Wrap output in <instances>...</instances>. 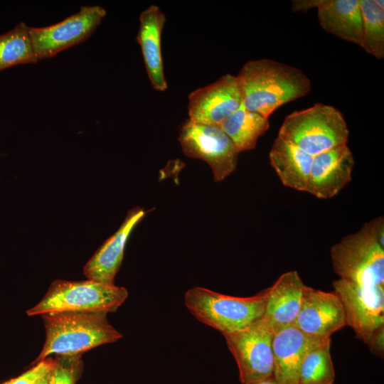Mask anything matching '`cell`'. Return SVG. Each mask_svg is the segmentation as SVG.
I'll list each match as a JSON object with an SVG mask.
<instances>
[{
    "label": "cell",
    "mask_w": 384,
    "mask_h": 384,
    "mask_svg": "<svg viewBox=\"0 0 384 384\" xmlns=\"http://www.w3.org/2000/svg\"><path fill=\"white\" fill-rule=\"evenodd\" d=\"M240 152L255 148L258 138L270 127L267 118L250 112L242 105L220 125Z\"/></svg>",
    "instance_id": "20"
},
{
    "label": "cell",
    "mask_w": 384,
    "mask_h": 384,
    "mask_svg": "<svg viewBox=\"0 0 384 384\" xmlns=\"http://www.w3.org/2000/svg\"><path fill=\"white\" fill-rule=\"evenodd\" d=\"M38 61L30 36V26L24 22L0 35V72L21 64Z\"/></svg>",
    "instance_id": "21"
},
{
    "label": "cell",
    "mask_w": 384,
    "mask_h": 384,
    "mask_svg": "<svg viewBox=\"0 0 384 384\" xmlns=\"http://www.w3.org/2000/svg\"><path fill=\"white\" fill-rule=\"evenodd\" d=\"M349 131L339 110L318 103L287 115L278 132L285 139L314 156L347 144Z\"/></svg>",
    "instance_id": "6"
},
{
    "label": "cell",
    "mask_w": 384,
    "mask_h": 384,
    "mask_svg": "<svg viewBox=\"0 0 384 384\" xmlns=\"http://www.w3.org/2000/svg\"><path fill=\"white\" fill-rule=\"evenodd\" d=\"M292 2V9L295 11L316 8L319 22L324 31L361 46L362 18L359 0H310Z\"/></svg>",
    "instance_id": "14"
},
{
    "label": "cell",
    "mask_w": 384,
    "mask_h": 384,
    "mask_svg": "<svg viewBox=\"0 0 384 384\" xmlns=\"http://www.w3.org/2000/svg\"><path fill=\"white\" fill-rule=\"evenodd\" d=\"M326 339L311 336L294 325L274 332L272 376L279 384H299V370L305 355Z\"/></svg>",
    "instance_id": "15"
},
{
    "label": "cell",
    "mask_w": 384,
    "mask_h": 384,
    "mask_svg": "<svg viewBox=\"0 0 384 384\" xmlns=\"http://www.w3.org/2000/svg\"><path fill=\"white\" fill-rule=\"evenodd\" d=\"M106 14L102 6H85L78 13L57 23L30 27L31 39L38 60L52 58L59 52L85 41Z\"/></svg>",
    "instance_id": "10"
},
{
    "label": "cell",
    "mask_w": 384,
    "mask_h": 384,
    "mask_svg": "<svg viewBox=\"0 0 384 384\" xmlns=\"http://www.w3.org/2000/svg\"><path fill=\"white\" fill-rule=\"evenodd\" d=\"M250 384H279L273 376L250 383Z\"/></svg>",
    "instance_id": "26"
},
{
    "label": "cell",
    "mask_w": 384,
    "mask_h": 384,
    "mask_svg": "<svg viewBox=\"0 0 384 384\" xmlns=\"http://www.w3.org/2000/svg\"><path fill=\"white\" fill-rule=\"evenodd\" d=\"M54 367V358L40 361L19 376L2 384H38L43 376Z\"/></svg>",
    "instance_id": "25"
},
{
    "label": "cell",
    "mask_w": 384,
    "mask_h": 384,
    "mask_svg": "<svg viewBox=\"0 0 384 384\" xmlns=\"http://www.w3.org/2000/svg\"><path fill=\"white\" fill-rule=\"evenodd\" d=\"M184 300L194 317L223 335L260 321L265 313L267 293L264 289L251 297H238L194 287L186 292Z\"/></svg>",
    "instance_id": "4"
},
{
    "label": "cell",
    "mask_w": 384,
    "mask_h": 384,
    "mask_svg": "<svg viewBox=\"0 0 384 384\" xmlns=\"http://www.w3.org/2000/svg\"><path fill=\"white\" fill-rule=\"evenodd\" d=\"M128 297L126 288L91 279H56L43 299L26 312L28 316L56 312H115Z\"/></svg>",
    "instance_id": "5"
},
{
    "label": "cell",
    "mask_w": 384,
    "mask_h": 384,
    "mask_svg": "<svg viewBox=\"0 0 384 384\" xmlns=\"http://www.w3.org/2000/svg\"><path fill=\"white\" fill-rule=\"evenodd\" d=\"M340 278L367 286H384V220L380 216L343 237L330 251Z\"/></svg>",
    "instance_id": "3"
},
{
    "label": "cell",
    "mask_w": 384,
    "mask_h": 384,
    "mask_svg": "<svg viewBox=\"0 0 384 384\" xmlns=\"http://www.w3.org/2000/svg\"><path fill=\"white\" fill-rule=\"evenodd\" d=\"M82 368L81 356H55V384H75L82 374Z\"/></svg>",
    "instance_id": "24"
},
{
    "label": "cell",
    "mask_w": 384,
    "mask_h": 384,
    "mask_svg": "<svg viewBox=\"0 0 384 384\" xmlns=\"http://www.w3.org/2000/svg\"><path fill=\"white\" fill-rule=\"evenodd\" d=\"M241 105L242 95L237 77L225 74L189 94L188 119L196 123L219 126Z\"/></svg>",
    "instance_id": "11"
},
{
    "label": "cell",
    "mask_w": 384,
    "mask_h": 384,
    "mask_svg": "<svg viewBox=\"0 0 384 384\" xmlns=\"http://www.w3.org/2000/svg\"><path fill=\"white\" fill-rule=\"evenodd\" d=\"M166 21V15L159 6L151 4L139 15V26L136 37L151 85L159 92L168 88L161 52V34Z\"/></svg>",
    "instance_id": "18"
},
{
    "label": "cell",
    "mask_w": 384,
    "mask_h": 384,
    "mask_svg": "<svg viewBox=\"0 0 384 384\" xmlns=\"http://www.w3.org/2000/svg\"><path fill=\"white\" fill-rule=\"evenodd\" d=\"M242 105L265 118L283 105L311 91L309 78L299 68L262 58L245 63L236 76Z\"/></svg>",
    "instance_id": "1"
},
{
    "label": "cell",
    "mask_w": 384,
    "mask_h": 384,
    "mask_svg": "<svg viewBox=\"0 0 384 384\" xmlns=\"http://www.w3.org/2000/svg\"><path fill=\"white\" fill-rule=\"evenodd\" d=\"M41 316L46 341L33 365L51 355L81 356L93 348L115 342L123 336L109 322L107 314L66 311Z\"/></svg>",
    "instance_id": "2"
},
{
    "label": "cell",
    "mask_w": 384,
    "mask_h": 384,
    "mask_svg": "<svg viewBox=\"0 0 384 384\" xmlns=\"http://www.w3.org/2000/svg\"><path fill=\"white\" fill-rule=\"evenodd\" d=\"M178 139L186 156L201 159L210 166L215 181L224 180L236 169L239 151L220 126L188 119L181 126Z\"/></svg>",
    "instance_id": "7"
},
{
    "label": "cell",
    "mask_w": 384,
    "mask_h": 384,
    "mask_svg": "<svg viewBox=\"0 0 384 384\" xmlns=\"http://www.w3.org/2000/svg\"><path fill=\"white\" fill-rule=\"evenodd\" d=\"M294 326L311 336L331 338L334 332L346 326L339 297L334 292H326L306 286Z\"/></svg>",
    "instance_id": "12"
},
{
    "label": "cell",
    "mask_w": 384,
    "mask_h": 384,
    "mask_svg": "<svg viewBox=\"0 0 384 384\" xmlns=\"http://www.w3.org/2000/svg\"><path fill=\"white\" fill-rule=\"evenodd\" d=\"M45 375L43 378L38 382V384H45Z\"/></svg>",
    "instance_id": "27"
},
{
    "label": "cell",
    "mask_w": 384,
    "mask_h": 384,
    "mask_svg": "<svg viewBox=\"0 0 384 384\" xmlns=\"http://www.w3.org/2000/svg\"><path fill=\"white\" fill-rule=\"evenodd\" d=\"M306 285L297 271L281 274L267 289L265 310L262 319L274 333L294 325L299 314Z\"/></svg>",
    "instance_id": "17"
},
{
    "label": "cell",
    "mask_w": 384,
    "mask_h": 384,
    "mask_svg": "<svg viewBox=\"0 0 384 384\" xmlns=\"http://www.w3.org/2000/svg\"><path fill=\"white\" fill-rule=\"evenodd\" d=\"M354 163L347 144L313 156L306 191L323 199L336 196L351 180Z\"/></svg>",
    "instance_id": "13"
},
{
    "label": "cell",
    "mask_w": 384,
    "mask_h": 384,
    "mask_svg": "<svg viewBox=\"0 0 384 384\" xmlns=\"http://www.w3.org/2000/svg\"><path fill=\"white\" fill-rule=\"evenodd\" d=\"M144 215L145 211L140 208L128 211L119 228L100 247L85 265L83 273L88 279L114 284V277L123 260L127 240Z\"/></svg>",
    "instance_id": "16"
},
{
    "label": "cell",
    "mask_w": 384,
    "mask_h": 384,
    "mask_svg": "<svg viewBox=\"0 0 384 384\" xmlns=\"http://www.w3.org/2000/svg\"><path fill=\"white\" fill-rule=\"evenodd\" d=\"M362 18L361 47L378 59L384 58V1L359 0Z\"/></svg>",
    "instance_id": "22"
},
{
    "label": "cell",
    "mask_w": 384,
    "mask_h": 384,
    "mask_svg": "<svg viewBox=\"0 0 384 384\" xmlns=\"http://www.w3.org/2000/svg\"><path fill=\"white\" fill-rule=\"evenodd\" d=\"M273 334L262 319L244 329L223 334L237 363L242 384H250L272 376Z\"/></svg>",
    "instance_id": "8"
},
{
    "label": "cell",
    "mask_w": 384,
    "mask_h": 384,
    "mask_svg": "<svg viewBox=\"0 0 384 384\" xmlns=\"http://www.w3.org/2000/svg\"><path fill=\"white\" fill-rule=\"evenodd\" d=\"M331 338L309 350L299 370V384H333L335 370L330 353Z\"/></svg>",
    "instance_id": "23"
},
{
    "label": "cell",
    "mask_w": 384,
    "mask_h": 384,
    "mask_svg": "<svg viewBox=\"0 0 384 384\" xmlns=\"http://www.w3.org/2000/svg\"><path fill=\"white\" fill-rule=\"evenodd\" d=\"M333 287L343 304L346 326L367 344L384 327V286H367L340 278L333 282Z\"/></svg>",
    "instance_id": "9"
},
{
    "label": "cell",
    "mask_w": 384,
    "mask_h": 384,
    "mask_svg": "<svg viewBox=\"0 0 384 384\" xmlns=\"http://www.w3.org/2000/svg\"><path fill=\"white\" fill-rule=\"evenodd\" d=\"M269 156L271 165L284 186L306 191L312 156L277 137L272 144Z\"/></svg>",
    "instance_id": "19"
}]
</instances>
